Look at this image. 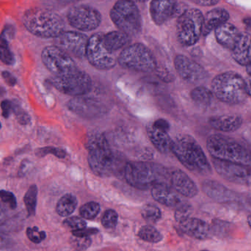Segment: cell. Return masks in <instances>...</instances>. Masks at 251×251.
Returning <instances> with one entry per match:
<instances>
[{"label":"cell","mask_w":251,"mask_h":251,"mask_svg":"<svg viewBox=\"0 0 251 251\" xmlns=\"http://www.w3.org/2000/svg\"><path fill=\"white\" fill-rule=\"evenodd\" d=\"M85 147L88 151V160L91 171L101 178L125 175L127 162L125 156L112 150L104 134H90Z\"/></svg>","instance_id":"1"},{"label":"cell","mask_w":251,"mask_h":251,"mask_svg":"<svg viewBox=\"0 0 251 251\" xmlns=\"http://www.w3.org/2000/svg\"><path fill=\"white\" fill-rule=\"evenodd\" d=\"M124 176L130 186L140 190L151 189L160 183L171 184V173L163 165L155 162H128Z\"/></svg>","instance_id":"2"},{"label":"cell","mask_w":251,"mask_h":251,"mask_svg":"<svg viewBox=\"0 0 251 251\" xmlns=\"http://www.w3.org/2000/svg\"><path fill=\"white\" fill-rule=\"evenodd\" d=\"M171 152L189 171L203 176L212 173L203 149L192 136L182 134L177 137L173 141Z\"/></svg>","instance_id":"3"},{"label":"cell","mask_w":251,"mask_h":251,"mask_svg":"<svg viewBox=\"0 0 251 251\" xmlns=\"http://www.w3.org/2000/svg\"><path fill=\"white\" fill-rule=\"evenodd\" d=\"M22 22L29 32L40 38H55L64 32V22L61 17L44 9L28 10L24 14Z\"/></svg>","instance_id":"4"},{"label":"cell","mask_w":251,"mask_h":251,"mask_svg":"<svg viewBox=\"0 0 251 251\" xmlns=\"http://www.w3.org/2000/svg\"><path fill=\"white\" fill-rule=\"evenodd\" d=\"M206 148L213 159L251 167V151L231 137L222 134L209 136Z\"/></svg>","instance_id":"5"},{"label":"cell","mask_w":251,"mask_h":251,"mask_svg":"<svg viewBox=\"0 0 251 251\" xmlns=\"http://www.w3.org/2000/svg\"><path fill=\"white\" fill-rule=\"evenodd\" d=\"M212 92L220 101L231 104L243 102L248 96L244 78L234 72L215 76L212 79Z\"/></svg>","instance_id":"6"},{"label":"cell","mask_w":251,"mask_h":251,"mask_svg":"<svg viewBox=\"0 0 251 251\" xmlns=\"http://www.w3.org/2000/svg\"><path fill=\"white\" fill-rule=\"evenodd\" d=\"M118 62L124 69L140 73H149L157 68L153 53L139 43L126 47L119 55Z\"/></svg>","instance_id":"7"},{"label":"cell","mask_w":251,"mask_h":251,"mask_svg":"<svg viewBox=\"0 0 251 251\" xmlns=\"http://www.w3.org/2000/svg\"><path fill=\"white\" fill-rule=\"evenodd\" d=\"M110 18L120 31L128 36L137 35L141 31V16L132 0H119L110 11Z\"/></svg>","instance_id":"8"},{"label":"cell","mask_w":251,"mask_h":251,"mask_svg":"<svg viewBox=\"0 0 251 251\" xmlns=\"http://www.w3.org/2000/svg\"><path fill=\"white\" fill-rule=\"evenodd\" d=\"M203 24V14L198 9H188L183 12L176 22L178 41L185 47L196 44L202 34Z\"/></svg>","instance_id":"9"},{"label":"cell","mask_w":251,"mask_h":251,"mask_svg":"<svg viewBox=\"0 0 251 251\" xmlns=\"http://www.w3.org/2000/svg\"><path fill=\"white\" fill-rule=\"evenodd\" d=\"M49 82L57 91L74 97L85 96L92 88L91 76L79 70L65 76H53Z\"/></svg>","instance_id":"10"},{"label":"cell","mask_w":251,"mask_h":251,"mask_svg":"<svg viewBox=\"0 0 251 251\" xmlns=\"http://www.w3.org/2000/svg\"><path fill=\"white\" fill-rule=\"evenodd\" d=\"M43 63L54 76L70 75L78 70L70 54L57 46L45 47L41 53Z\"/></svg>","instance_id":"11"},{"label":"cell","mask_w":251,"mask_h":251,"mask_svg":"<svg viewBox=\"0 0 251 251\" xmlns=\"http://www.w3.org/2000/svg\"><path fill=\"white\" fill-rule=\"evenodd\" d=\"M85 57L90 64L100 70H110L116 66L113 53L110 52L103 44V34L97 33L88 39Z\"/></svg>","instance_id":"12"},{"label":"cell","mask_w":251,"mask_h":251,"mask_svg":"<svg viewBox=\"0 0 251 251\" xmlns=\"http://www.w3.org/2000/svg\"><path fill=\"white\" fill-rule=\"evenodd\" d=\"M69 24L75 29L89 32L97 29L101 22V16L97 9L91 6H75L67 15Z\"/></svg>","instance_id":"13"},{"label":"cell","mask_w":251,"mask_h":251,"mask_svg":"<svg viewBox=\"0 0 251 251\" xmlns=\"http://www.w3.org/2000/svg\"><path fill=\"white\" fill-rule=\"evenodd\" d=\"M213 165L218 174L230 182L251 184V167L234 162L213 159Z\"/></svg>","instance_id":"14"},{"label":"cell","mask_w":251,"mask_h":251,"mask_svg":"<svg viewBox=\"0 0 251 251\" xmlns=\"http://www.w3.org/2000/svg\"><path fill=\"white\" fill-rule=\"evenodd\" d=\"M71 111L85 119H97L107 113V107L95 98L75 97L67 104Z\"/></svg>","instance_id":"15"},{"label":"cell","mask_w":251,"mask_h":251,"mask_svg":"<svg viewBox=\"0 0 251 251\" xmlns=\"http://www.w3.org/2000/svg\"><path fill=\"white\" fill-rule=\"evenodd\" d=\"M174 66L180 77L189 83H199L208 77L207 72L200 64L182 54L175 57Z\"/></svg>","instance_id":"16"},{"label":"cell","mask_w":251,"mask_h":251,"mask_svg":"<svg viewBox=\"0 0 251 251\" xmlns=\"http://www.w3.org/2000/svg\"><path fill=\"white\" fill-rule=\"evenodd\" d=\"M55 40L57 47L68 54H73L78 58L85 57L88 39L83 34L74 31H64Z\"/></svg>","instance_id":"17"},{"label":"cell","mask_w":251,"mask_h":251,"mask_svg":"<svg viewBox=\"0 0 251 251\" xmlns=\"http://www.w3.org/2000/svg\"><path fill=\"white\" fill-rule=\"evenodd\" d=\"M178 9L177 0H151L149 10L153 22L162 25L176 16Z\"/></svg>","instance_id":"18"},{"label":"cell","mask_w":251,"mask_h":251,"mask_svg":"<svg viewBox=\"0 0 251 251\" xmlns=\"http://www.w3.org/2000/svg\"><path fill=\"white\" fill-rule=\"evenodd\" d=\"M171 185L174 190L184 197L193 198L199 193L196 183L181 170L177 169L171 173Z\"/></svg>","instance_id":"19"},{"label":"cell","mask_w":251,"mask_h":251,"mask_svg":"<svg viewBox=\"0 0 251 251\" xmlns=\"http://www.w3.org/2000/svg\"><path fill=\"white\" fill-rule=\"evenodd\" d=\"M203 193L219 203H228L237 200V196L225 186L213 180H205L201 184Z\"/></svg>","instance_id":"20"},{"label":"cell","mask_w":251,"mask_h":251,"mask_svg":"<svg viewBox=\"0 0 251 251\" xmlns=\"http://www.w3.org/2000/svg\"><path fill=\"white\" fill-rule=\"evenodd\" d=\"M179 226L184 234L197 240H206L212 234L210 226L198 218L190 217L180 223Z\"/></svg>","instance_id":"21"},{"label":"cell","mask_w":251,"mask_h":251,"mask_svg":"<svg viewBox=\"0 0 251 251\" xmlns=\"http://www.w3.org/2000/svg\"><path fill=\"white\" fill-rule=\"evenodd\" d=\"M151 196L158 203L168 207H176L182 202L171 184L166 183L155 184L151 188Z\"/></svg>","instance_id":"22"},{"label":"cell","mask_w":251,"mask_h":251,"mask_svg":"<svg viewBox=\"0 0 251 251\" xmlns=\"http://www.w3.org/2000/svg\"><path fill=\"white\" fill-rule=\"evenodd\" d=\"M234 60L241 66H247L251 63V35L241 33L238 41L231 50Z\"/></svg>","instance_id":"23"},{"label":"cell","mask_w":251,"mask_h":251,"mask_svg":"<svg viewBox=\"0 0 251 251\" xmlns=\"http://www.w3.org/2000/svg\"><path fill=\"white\" fill-rule=\"evenodd\" d=\"M146 132L149 140L158 151L164 154L171 151L174 140L171 138L168 132L157 129L153 127L152 124L147 126Z\"/></svg>","instance_id":"24"},{"label":"cell","mask_w":251,"mask_h":251,"mask_svg":"<svg viewBox=\"0 0 251 251\" xmlns=\"http://www.w3.org/2000/svg\"><path fill=\"white\" fill-rule=\"evenodd\" d=\"M243 119L237 115H223L213 116L209 120V125L218 131L231 132L240 128L243 125Z\"/></svg>","instance_id":"25"},{"label":"cell","mask_w":251,"mask_h":251,"mask_svg":"<svg viewBox=\"0 0 251 251\" xmlns=\"http://www.w3.org/2000/svg\"><path fill=\"white\" fill-rule=\"evenodd\" d=\"M240 35L241 33L236 26L227 22L215 29L217 41L226 48L231 50L238 41Z\"/></svg>","instance_id":"26"},{"label":"cell","mask_w":251,"mask_h":251,"mask_svg":"<svg viewBox=\"0 0 251 251\" xmlns=\"http://www.w3.org/2000/svg\"><path fill=\"white\" fill-rule=\"evenodd\" d=\"M229 19V14L222 8L213 9L203 16V30L202 34L207 35L211 31L226 23Z\"/></svg>","instance_id":"27"},{"label":"cell","mask_w":251,"mask_h":251,"mask_svg":"<svg viewBox=\"0 0 251 251\" xmlns=\"http://www.w3.org/2000/svg\"><path fill=\"white\" fill-rule=\"evenodd\" d=\"M130 42V37L122 31H113L103 35V44L110 52L114 53Z\"/></svg>","instance_id":"28"},{"label":"cell","mask_w":251,"mask_h":251,"mask_svg":"<svg viewBox=\"0 0 251 251\" xmlns=\"http://www.w3.org/2000/svg\"><path fill=\"white\" fill-rule=\"evenodd\" d=\"M78 201L76 196L68 193L60 198L56 206V212L60 217H69L77 207Z\"/></svg>","instance_id":"29"},{"label":"cell","mask_w":251,"mask_h":251,"mask_svg":"<svg viewBox=\"0 0 251 251\" xmlns=\"http://www.w3.org/2000/svg\"><path fill=\"white\" fill-rule=\"evenodd\" d=\"M192 100L202 106H208L212 102L213 94L212 91L203 86L196 87L190 93Z\"/></svg>","instance_id":"30"},{"label":"cell","mask_w":251,"mask_h":251,"mask_svg":"<svg viewBox=\"0 0 251 251\" xmlns=\"http://www.w3.org/2000/svg\"><path fill=\"white\" fill-rule=\"evenodd\" d=\"M139 238L151 243H158L163 239L162 234L154 227L150 225L144 226L139 230Z\"/></svg>","instance_id":"31"},{"label":"cell","mask_w":251,"mask_h":251,"mask_svg":"<svg viewBox=\"0 0 251 251\" xmlns=\"http://www.w3.org/2000/svg\"><path fill=\"white\" fill-rule=\"evenodd\" d=\"M37 198H38V187L35 184H32L24 196V202L29 216H33L35 215Z\"/></svg>","instance_id":"32"},{"label":"cell","mask_w":251,"mask_h":251,"mask_svg":"<svg viewBox=\"0 0 251 251\" xmlns=\"http://www.w3.org/2000/svg\"><path fill=\"white\" fill-rule=\"evenodd\" d=\"M141 215L148 223L155 224L162 218V212L158 206L152 203H148L142 208Z\"/></svg>","instance_id":"33"},{"label":"cell","mask_w":251,"mask_h":251,"mask_svg":"<svg viewBox=\"0 0 251 251\" xmlns=\"http://www.w3.org/2000/svg\"><path fill=\"white\" fill-rule=\"evenodd\" d=\"M101 210L100 205L97 202L91 201L85 203L79 209V214L84 219L93 220L99 215Z\"/></svg>","instance_id":"34"},{"label":"cell","mask_w":251,"mask_h":251,"mask_svg":"<svg viewBox=\"0 0 251 251\" xmlns=\"http://www.w3.org/2000/svg\"><path fill=\"white\" fill-rule=\"evenodd\" d=\"M0 60L7 65H12L14 63V56L9 49L7 40L1 35H0Z\"/></svg>","instance_id":"35"},{"label":"cell","mask_w":251,"mask_h":251,"mask_svg":"<svg viewBox=\"0 0 251 251\" xmlns=\"http://www.w3.org/2000/svg\"><path fill=\"white\" fill-rule=\"evenodd\" d=\"M176 209L175 220L176 222L178 224L182 222L184 220L190 218L192 212H193V207H192L191 204L187 203V202H181L179 205L176 206Z\"/></svg>","instance_id":"36"},{"label":"cell","mask_w":251,"mask_h":251,"mask_svg":"<svg viewBox=\"0 0 251 251\" xmlns=\"http://www.w3.org/2000/svg\"><path fill=\"white\" fill-rule=\"evenodd\" d=\"M119 215L113 209H107L103 214L101 224L105 228H113L117 226Z\"/></svg>","instance_id":"37"},{"label":"cell","mask_w":251,"mask_h":251,"mask_svg":"<svg viewBox=\"0 0 251 251\" xmlns=\"http://www.w3.org/2000/svg\"><path fill=\"white\" fill-rule=\"evenodd\" d=\"M13 104V113H14L18 122L22 125H29L30 122V116L22 108L21 104L17 101H12Z\"/></svg>","instance_id":"38"},{"label":"cell","mask_w":251,"mask_h":251,"mask_svg":"<svg viewBox=\"0 0 251 251\" xmlns=\"http://www.w3.org/2000/svg\"><path fill=\"white\" fill-rule=\"evenodd\" d=\"M232 226V224L217 220V221H213V224L211 226L212 234L219 236V237H224V236L227 235L229 233Z\"/></svg>","instance_id":"39"},{"label":"cell","mask_w":251,"mask_h":251,"mask_svg":"<svg viewBox=\"0 0 251 251\" xmlns=\"http://www.w3.org/2000/svg\"><path fill=\"white\" fill-rule=\"evenodd\" d=\"M36 156L39 157H43L47 154H53L60 159H63L66 157L67 153L63 149L60 148L52 147V146H47V147L41 148L38 149L35 152Z\"/></svg>","instance_id":"40"},{"label":"cell","mask_w":251,"mask_h":251,"mask_svg":"<svg viewBox=\"0 0 251 251\" xmlns=\"http://www.w3.org/2000/svg\"><path fill=\"white\" fill-rule=\"evenodd\" d=\"M63 225H64L66 228H70L72 231H75V230H79L85 228L87 224L85 220H84V218L75 216L69 217V218H66V219L63 221Z\"/></svg>","instance_id":"41"},{"label":"cell","mask_w":251,"mask_h":251,"mask_svg":"<svg viewBox=\"0 0 251 251\" xmlns=\"http://www.w3.org/2000/svg\"><path fill=\"white\" fill-rule=\"evenodd\" d=\"M26 234L28 239L35 244L41 243L47 237L45 231H39L38 227H29L26 229Z\"/></svg>","instance_id":"42"},{"label":"cell","mask_w":251,"mask_h":251,"mask_svg":"<svg viewBox=\"0 0 251 251\" xmlns=\"http://www.w3.org/2000/svg\"><path fill=\"white\" fill-rule=\"evenodd\" d=\"M0 199L4 203H7L10 209H15L17 207L16 197L11 192L7 190H0Z\"/></svg>","instance_id":"43"},{"label":"cell","mask_w":251,"mask_h":251,"mask_svg":"<svg viewBox=\"0 0 251 251\" xmlns=\"http://www.w3.org/2000/svg\"><path fill=\"white\" fill-rule=\"evenodd\" d=\"M75 237L74 243H75V246L79 251L86 250L91 246V243H92V241H91V238L89 237Z\"/></svg>","instance_id":"44"},{"label":"cell","mask_w":251,"mask_h":251,"mask_svg":"<svg viewBox=\"0 0 251 251\" xmlns=\"http://www.w3.org/2000/svg\"><path fill=\"white\" fill-rule=\"evenodd\" d=\"M99 232H100V231H99L98 228H84L82 229L75 230V231H72L74 237H89V236L97 234Z\"/></svg>","instance_id":"45"},{"label":"cell","mask_w":251,"mask_h":251,"mask_svg":"<svg viewBox=\"0 0 251 251\" xmlns=\"http://www.w3.org/2000/svg\"><path fill=\"white\" fill-rule=\"evenodd\" d=\"M1 110H2L3 117L7 119L11 114L12 112H13L12 101H10V100H4V101H1Z\"/></svg>","instance_id":"46"},{"label":"cell","mask_w":251,"mask_h":251,"mask_svg":"<svg viewBox=\"0 0 251 251\" xmlns=\"http://www.w3.org/2000/svg\"><path fill=\"white\" fill-rule=\"evenodd\" d=\"M152 125H153V127H155V128H157V129L161 130V131H166V132H168L170 128H171V125H170L169 122L163 119H157V120L155 121V122L152 124Z\"/></svg>","instance_id":"47"},{"label":"cell","mask_w":251,"mask_h":251,"mask_svg":"<svg viewBox=\"0 0 251 251\" xmlns=\"http://www.w3.org/2000/svg\"><path fill=\"white\" fill-rule=\"evenodd\" d=\"M1 75H2L3 78H4L6 83L8 85H10V86H14V85H16V82H17V79H16V78L15 77V76H13L10 72H7V71H4V72H3Z\"/></svg>","instance_id":"48"},{"label":"cell","mask_w":251,"mask_h":251,"mask_svg":"<svg viewBox=\"0 0 251 251\" xmlns=\"http://www.w3.org/2000/svg\"><path fill=\"white\" fill-rule=\"evenodd\" d=\"M157 76H159V79L167 82H171L174 78L168 70H163L161 69L157 71Z\"/></svg>","instance_id":"49"},{"label":"cell","mask_w":251,"mask_h":251,"mask_svg":"<svg viewBox=\"0 0 251 251\" xmlns=\"http://www.w3.org/2000/svg\"><path fill=\"white\" fill-rule=\"evenodd\" d=\"M246 72H247V76L246 79H245L246 91H247L248 96L251 97V63L246 66Z\"/></svg>","instance_id":"50"},{"label":"cell","mask_w":251,"mask_h":251,"mask_svg":"<svg viewBox=\"0 0 251 251\" xmlns=\"http://www.w3.org/2000/svg\"><path fill=\"white\" fill-rule=\"evenodd\" d=\"M11 245V239L8 236L0 232V249H6Z\"/></svg>","instance_id":"51"},{"label":"cell","mask_w":251,"mask_h":251,"mask_svg":"<svg viewBox=\"0 0 251 251\" xmlns=\"http://www.w3.org/2000/svg\"><path fill=\"white\" fill-rule=\"evenodd\" d=\"M196 4L201 6H212L216 4L219 0H193Z\"/></svg>","instance_id":"52"},{"label":"cell","mask_w":251,"mask_h":251,"mask_svg":"<svg viewBox=\"0 0 251 251\" xmlns=\"http://www.w3.org/2000/svg\"><path fill=\"white\" fill-rule=\"evenodd\" d=\"M29 162L28 161H24V162H22V165L20 166V169L19 171V176H24L25 174L27 172L28 170H29Z\"/></svg>","instance_id":"53"},{"label":"cell","mask_w":251,"mask_h":251,"mask_svg":"<svg viewBox=\"0 0 251 251\" xmlns=\"http://www.w3.org/2000/svg\"><path fill=\"white\" fill-rule=\"evenodd\" d=\"M4 218V212L1 206H0V222L3 221Z\"/></svg>","instance_id":"54"},{"label":"cell","mask_w":251,"mask_h":251,"mask_svg":"<svg viewBox=\"0 0 251 251\" xmlns=\"http://www.w3.org/2000/svg\"><path fill=\"white\" fill-rule=\"evenodd\" d=\"M5 89H4V88H2V87H0V97L4 96V94H5Z\"/></svg>","instance_id":"55"},{"label":"cell","mask_w":251,"mask_h":251,"mask_svg":"<svg viewBox=\"0 0 251 251\" xmlns=\"http://www.w3.org/2000/svg\"><path fill=\"white\" fill-rule=\"evenodd\" d=\"M248 223H249V226L251 228V215H249V218H248Z\"/></svg>","instance_id":"56"},{"label":"cell","mask_w":251,"mask_h":251,"mask_svg":"<svg viewBox=\"0 0 251 251\" xmlns=\"http://www.w3.org/2000/svg\"><path fill=\"white\" fill-rule=\"evenodd\" d=\"M134 1H137V2H145V1H149V0H132Z\"/></svg>","instance_id":"57"},{"label":"cell","mask_w":251,"mask_h":251,"mask_svg":"<svg viewBox=\"0 0 251 251\" xmlns=\"http://www.w3.org/2000/svg\"><path fill=\"white\" fill-rule=\"evenodd\" d=\"M65 1H67V2H75V1H77L79 0H65Z\"/></svg>","instance_id":"58"},{"label":"cell","mask_w":251,"mask_h":251,"mask_svg":"<svg viewBox=\"0 0 251 251\" xmlns=\"http://www.w3.org/2000/svg\"><path fill=\"white\" fill-rule=\"evenodd\" d=\"M1 122H0V128H1Z\"/></svg>","instance_id":"59"},{"label":"cell","mask_w":251,"mask_h":251,"mask_svg":"<svg viewBox=\"0 0 251 251\" xmlns=\"http://www.w3.org/2000/svg\"><path fill=\"white\" fill-rule=\"evenodd\" d=\"M209 251L203 250V251Z\"/></svg>","instance_id":"60"}]
</instances>
